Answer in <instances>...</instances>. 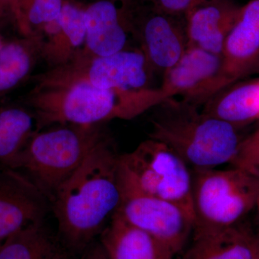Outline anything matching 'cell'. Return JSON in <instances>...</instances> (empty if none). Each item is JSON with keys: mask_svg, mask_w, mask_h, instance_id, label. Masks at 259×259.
<instances>
[{"mask_svg": "<svg viewBox=\"0 0 259 259\" xmlns=\"http://www.w3.org/2000/svg\"><path fill=\"white\" fill-rule=\"evenodd\" d=\"M59 250L42 221H39L0 243V259H54Z\"/></svg>", "mask_w": 259, "mask_h": 259, "instance_id": "obj_21", "label": "cell"}, {"mask_svg": "<svg viewBox=\"0 0 259 259\" xmlns=\"http://www.w3.org/2000/svg\"><path fill=\"white\" fill-rule=\"evenodd\" d=\"M120 163L141 190L179 204L194 215L192 168L171 148L149 139L120 155Z\"/></svg>", "mask_w": 259, "mask_h": 259, "instance_id": "obj_7", "label": "cell"}, {"mask_svg": "<svg viewBox=\"0 0 259 259\" xmlns=\"http://www.w3.org/2000/svg\"><path fill=\"white\" fill-rule=\"evenodd\" d=\"M155 72L140 48L106 56L93 55L83 50L67 64L35 76L34 88L85 83L101 89L145 90L156 88L152 86Z\"/></svg>", "mask_w": 259, "mask_h": 259, "instance_id": "obj_6", "label": "cell"}, {"mask_svg": "<svg viewBox=\"0 0 259 259\" xmlns=\"http://www.w3.org/2000/svg\"><path fill=\"white\" fill-rule=\"evenodd\" d=\"M180 17L165 14L149 6L138 12V44L155 71L164 73L185 54L187 46L185 21Z\"/></svg>", "mask_w": 259, "mask_h": 259, "instance_id": "obj_11", "label": "cell"}, {"mask_svg": "<svg viewBox=\"0 0 259 259\" xmlns=\"http://www.w3.org/2000/svg\"><path fill=\"white\" fill-rule=\"evenodd\" d=\"M192 170L194 231L236 226L255 208L259 177L254 174L236 167Z\"/></svg>", "mask_w": 259, "mask_h": 259, "instance_id": "obj_5", "label": "cell"}, {"mask_svg": "<svg viewBox=\"0 0 259 259\" xmlns=\"http://www.w3.org/2000/svg\"><path fill=\"white\" fill-rule=\"evenodd\" d=\"M108 259H176L170 248L149 233L130 224L117 213L100 233Z\"/></svg>", "mask_w": 259, "mask_h": 259, "instance_id": "obj_16", "label": "cell"}, {"mask_svg": "<svg viewBox=\"0 0 259 259\" xmlns=\"http://www.w3.org/2000/svg\"><path fill=\"white\" fill-rule=\"evenodd\" d=\"M139 9L134 0H97L85 6L86 46L83 51L98 56L112 55L137 42Z\"/></svg>", "mask_w": 259, "mask_h": 259, "instance_id": "obj_10", "label": "cell"}, {"mask_svg": "<svg viewBox=\"0 0 259 259\" xmlns=\"http://www.w3.org/2000/svg\"><path fill=\"white\" fill-rule=\"evenodd\" d=\"M168 97L160 87L121 90L74 83L33 88L25 104L35 113L40 131L55 125H97L115 119L132 120Z\"/></svg>", "mask_w": 259, "mask_h": 259, "instance_id": "obj_2", "label": "cell"}, {"mask_svg": "<svg viewBox=\"0 0 259 259\" xmlns=\"http://www.w3.org/2000/svg\"><path fill=\"white\" fill-rule=\"evenodd\" d=\"M83 259H108L100 243L90 247L83 255Z\"/></svg>", "mask_w": 259, "mask_h": 259, "instance_id": "obj_25", "label": "cell"}, {"mask_svg": "<svg viewBox=\"0 0 259 259\" xmlns=\"http://www.w3.org/2000/svg\"><path fill=\"white\" fill-rule=\"evenodd\" d=\"M253 174H254L255 175H256L257 177H259V169L257 170L256 171H255L254 173Z\"/></svg>", "mask_w": 259, "mask_h": 259, "instance_id": "obj_31", "label": "cell"}, {"mask_svg": "<svg viewBox=\"0 0 259 259\" xmlns=\"http://www.w3.org/2000/svg\"><path fill=\"white\" fill-rule=\"evenodd\" d=\"M107 134L102 125H55L37 131L13 168L51 200Z\"/></svg>", "mask_w": 259, "mask_h": 259, "instance_id": "obj_4", "label": "cell"}, {"mask_svg": "<svg viewBox=\"0 0 259 259\" xmlns=\"http://www.w3.org/2000/svg\"><path fill=\"white\" fill-rule=\"evenodd\" d=\"M63 3L64 0H18L16 26L22 36L37 38L59 18Z\"/></svg>", "mask_w": 259, "mask_h": 259, "instance_id": "obj_22", "label": "cell"}, {"mask_svg": "<svg viewBox=\"0 0 259 259\" xmlns=\"http://www.w3.org/2000/svg\"><path fill=\"white\" fill-rule=\"evenodd\" d=\"M251 245L253 259H259V232L252 236Z\"/></svg>", "mask_w": 259, "mask_h": 259, "instance_id": "obj_26", "label": "cell"}, {"mask_svg": "<svg viewBox=\"0 0 259 259\" xmlns=\"http://www.w3.org/2000/svg\"><path fill=\"white\" fill-rule=\"evenodd\" d=\"M4 41H3V40H1V38H0V47H1L2 44H3V42Z\"/></svg>", "mask_w": 259, "mask_h": 259, "instance_id": "obj_32", "label": "cell"}, {"mask_svg": "<svg viewBox=\"0 0 259 259\" xmlns=\"http://www.w3.org/2000/svg\"><path fill=\"white\" fill-rule=\"evenodd\" d=\"M229 86L222 55L187 46L177 64L163 73L160 88L168 97H179L199 107Z\"/></svg>", "mask_w": 259, "mask_h": 259, "instance_id": "obj_9", "label": "cell"}, {"mask_svg": "<svg viewBox=\"0 0 259 259\" xmlns=\"http://www.w3.org/2000/svg\"><path fill=\"white\" fill-rule=\"evenodd\" d=\"M255 209L257 210V215H258V219L259 221V194L258 195V198H257L256 204H255Z\"/></svg>", "mask_w": 259, "mask_h": 259, "instance_id": "obj_30", "label": "cell"}, {"mask_svg": "<svg viewBox=\"0 0 259 259\" xmlns=\"http://www.w3.org/2000/svg\"><path fill=\"white\" fill-rule=\"evenodd\" d=\"M155 109L150 139L171 148L191 168L234 161L242 141L236 126L177 97H168Z\"/></svg>", "mask_w": 259, "mask_h": 259, "instance_id": "obj_3", "label": "cell"}, {"mask_svg": "<svg viewBox=\"0 0 259 259\" xmlns=\"http://www.w3.org/2000/svg\"><path fill=\"white\" fill-rule=\"evenodd\" d=\"M150 7L165 14L185 16L187 13L206 0H148Z\"/></svg>", "mask_w": 259, "mask_h": 259, "instance_id": "obj_24", "label": "cell"}, {"mask_svg": "<svg viewBox=\"0 0 259 259\" xmlns=\"http://www.w3.org/2000/svg\"><path fill=\"white\" fill-rule=\"evenodd\" d=\"M40 57L38 40L23 37L0 47V97L28 79Z\"/></svg>", "mask_w": 259, "mask_h": 259, "instance_id": "obj_20", "label": "cell"}, {"mask_svg": "<svg viewBox=\"0 0 259 259\" xmlns=\"http://www.w3.org/2000/svg\"><path fill=\"white\" fill-rule=\"evenodd\" d=\"M223 71L230 86L259 72V0L242 7L223 50Z\"/></svg>", "mask_w": 259, "mask_h": 259, "instance_id": "obj_13", "label": "cell"}, {"mask_svg": "<svg viewBox=\"0 0 259 259\" xmlns=\"http://www.w3.org/2000/svg\"><path fill=\"white\" fill-rule=\"evenodd\" d=\"M231 165L252 174L259 169V128L242 140Z\"/></svg>", "mask_w": 259, "mask_h": 259, "instance_id": "obj_23", "label": "cell"}, {"mask_svg": "<svg viewBox=\"0 0 259 259\" xmlns=\"http://www.w3.org/2000/svg\"><path fill=\"white\" fill-rule=\"evenodd\" d=\"M54 259H69V256L64 253V252L61 251V250H59L57 254L56 255Z\"/></svg>", "mask_w": 259, "mask_h": 259, "instance_id": "obj_29", "label": "cell"}, {"mask_svg": "<svg viewBox=\"0 0 259 259\" xmlns=\"http://www.w3.org/2000/svg\"><path fill=\"white\" fill-rule=\"evenodd\" d=\"M120 203L115 213L166 245L175 255L182 253L193 234V214L141 190L120 161Z\"/></svg>", "mask_w": 259, "mask_h": 259, "instance_id": "obj_8", "label": "cell"}, {"mask_svg": "<svg viewBox=\"0 0 259 259\" xmlns=\"http://www.w3.org/2000/svg\"><path fill=\"white\" fill-rule=\"evenodd\" d=\"M37 131L36 117L28 106L0 107V165L13 168Z\"/></svg>", "mask_w": 259, "mask_h": 259, "instance_id": "obj_19", "label": "cell"}, {"mask_svg": "<svg viewBox=\"0 0 259 259\" xmlns=\"http://www.w3.org/2000/svg\"><path fill=\"white\" fill-rule=\"evenodd\" d=\"M47 199L21 173L0 165V243L25 227L44 221Z\"/></svg>", "mask_w": 259, "mask_h": 259, "instance_id": "obj_12", "label": "cell"}, {"mask_svg": "<svg viewBox=\"0 0 259 259\" xmlns=\"http://www.w3.org/2000/svg\"><path fill=\"white\" fill-rule=\"evenodd\" d=\"M241 8L233 0H206L197 5L185 15L188 46L222 55Z\"/></svg>", "mask_w": 259, "mask_h": 259, "instance_id": "obj_14", "label": "cell"}, {"mask_svg": "<svg viewBox=\"0 0 259 259\" xmlns=\"http://www.w3.org/2000/svg\"><path fill=\"white\" fill-rule=\"evenodd\" d=\"M6 10H9L13 17V9H12L10 0H0V19L2 18V16L4 14Z\"/></svg>", "mask_w": 259, "mask_h": 259, "instance_id": "obj_27", "label": "cell"}, {"mask_svg": "<svg viewBox=\"0 0 259 259\" xmlns=\"http://www.w3.org/2000/svg\"><path fill=\"white\" fill-rule=\"evenodd\" d=\"M252 236L240 223L223 229L194 230L182 259H253Z\"/></svg>", "mask_w": 259, "mask_h": 259, "instance_id": "obj_17", "label": "cell"}, {"mask_svg": "<svg viewBox=\"0 0 259 259\" xmlns=\"http://www.w3.org/2000/svg\"><path fill=\"white\" fill-rule=\"evenodd\" d=\"M204 113L238 127L259 119V79L235 83L204 105Z\"/></svg>", "mask_w": 259, "mask_h": 259, "instance_id": "obj_18", "label": "cell"}, {"mask_svg": "<svg viewBox=\"0 0 259 259\" xmlns=\"http://www.w3.org/2000/svg\"><path fill=\"white\" fill-rule=\"evenodd\" d=\"M10 4H11L12 9H13V18H14L15 23H16L19 16L18 0H10Z\"/></svg>", "mask_w": 259, "mask_h": 259, "instance_id": "obj_28", "label": "cell"}, {"mask_svg": "<svg viewBox=\"0 0 259 259\" xmlns=\"http://www.w3.org/2000/svg\"><path fill=\"white\" fill-rule=\"evenodd\" d=\"M120 161L107 135L51 199L61 238L73 251L87 249L117 210Z\"/></svg>", "mask_w": 259, "mask_h": 259, "instance_id": "obj_1", "label": "cell"}, {"mask_svg": "<svg viewBox=\"0 0 259 259\" xmlns=\"http://www.w3.org/2000/svg\"><path fill=\"white\" fill-rule=\"evenodd\" d=\"M40 57L51 68L67 64L86 46L85 6L64 0L59 18L37 37Z\"/></svg>", "mask_w": 259, "mask_h": 259, "instance_id": "obj_15", "label": "cell"}]
</instances>
